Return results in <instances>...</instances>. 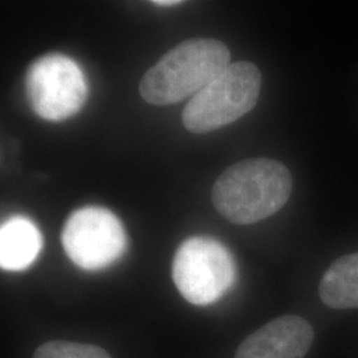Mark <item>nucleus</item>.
<instances>
[{"instance_id": "1", "label": "nucleus", "mask_w": 358, "mask_h": 358, "mask_svg": "<svg viewBox=\"0 0 358 358\" xmlns=\"http://www.w3.org/2000/svg\"><path fill=\"white\" fill-rule=\"evenodd\" d=\"M292 192V176L282 162L251 158L227 167L213 187L217 213L234 224H254L276 214Z\"/></svg>"}, {"instance_id": "2", "label": "nucleus", "mask_w": 358, "mask_h": 358, "mask_svg": "<svg viewBox=\"0 0 358 358\" xmlns=\"http://www.w3.org/2000/svg\"><path fill=\"white\" fill-rule=\"evenodd\" d=\"M230 65V51L215 38H190L150 68L140 84L142 99L165 106L196 94Z\"/></svg>"}, {"instance_id": "3", "label": "nucleus", "mask_w": 358, "mask_h": 358, "mask_svg": "<svg viewBox=\"0 0 358 358\" xmlns=\"http://www.w3.org/2000/svg\"><path fill=\"white\" fill-rule=\"evenodd\" d=\"M260 90L262 73L255 64L232 63L186 105L183 125L196 134L230 125L255 108Z\"/></svg>"}, {"instance_id": "4", "label": "nucleus", "mask_w": 358, "mask_h": 358, "mask_svg": "<svg viewBox=\"0 0 358 358\" xmlns=\"http://www.w3.org/2000/svg\"><path fill=\"white\" fill-rule=\"evenodd\" d=\"M173 280L189 303L205 307L230 289L235 280V264L220 242L194 236L180 244L174 255Z\"/></svg>"}, {"instance_id": "5", "label": "nucleus", "mask_w": 358, "mask_h": 358, "mask_svg": "<svg viewBox=\"0 0 358 358\" xmlns=\"http://www.w3.org/2000/svg\"><path fill=\"white\" fill-rule=\"evenodd\" d=\"M88 85L75 60L62 53H50L29 65L26 96L32 110L48 121H63L83 108Z\"/></svg>"}, {"instance_id": "6", "label": "nucleus", "mask_w": 358, "mask_h": 358, "mask_svg": "<svg viewBox=\"0 0 358 358\" xmlns=\"http://www.w3.org/2000/svg\"><path fill=\"white\" fill-rule=\"evenodd\" d=\"M62 243L66 256L80 268L97 271L115 263L127 250V232L115 214L87 206L65 222Z\"/></svg>"}, {"instance_id": "7", "label": "nucleus", "mask_w": 358, "mask_h": 358, "mask_svg": "<svg viewBox=\"0 0 358 358\" xmlns=\"http://www.w3.org/2000/svg\"><path fill=\"white\" fill-rule=\"evenodd\" d=\"M313 337L307 320L285 315L250 334L238 348L235 358H304Z\"/></svg>"}, {"instance_id": "8", "label": "nucleus", "mask_w": 358, "mask_h": 358, "mask_svg": "<svg viewBox=\"0 0 358 358\" xmlns=\"http://www.w3.org/2000/svg\"><path fill=\"white\" fill-rule=\"evenodd\" d=\"M43 236L32 220L24 217L7 219L0 229V266L6 271H23L38 257Z\"/></svg>"}, {"instance_id": "9", "label": "nucleus", "mask_w": 358, "mask_h": 358, "mask_svg": "<svg viewBox=\"0 0 358 358\" xmlns=\"http://www.w3.org/2000/svg\"><path fill=\"white\" fill-rule=\"evenodd\" d=\"M319 294L327 307L358 308V252L333 262L321 279Z\"/></svg>"}, {"instance_id": "10", "label": "nucleus", "mask_w": 358, "mask_h": 358, "mask_svg": "<svg viewBox=\"0 0 358 358\" xmlns=\"http://www.w3.org/2000/svg\"><path fill=\"white\" fill-rule=\"evenodd\" d=\"M34 358H112L103 348L71 341H50L38 346Z\"/></svg>"}, {"instance_id": "11", "label": "nucleus", "mask_w": 358, "mask_h": 358, "mask_svg": "<svg viewBox=\"0 0 358 358\" xmlns=\"http://www.w3.org/2000/svg\"><path fill=\"white\" fill-rule=\"evenodd\" d=\"M152 3L157 7H173V6H178L182 1H178V0H155Z\"/></svg>"}]
</instances>
